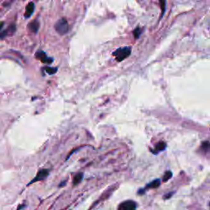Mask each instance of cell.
Returning <instances> with one entry per match:
<instances>
[{"instance_id":"obj_1","label":"cell","mask_w":210,"mask_h":210,"mask_svg":"<svg viewBox=\"0 0 210 210\" xmlns=\"http://www.w3.org/2000/svg\"><path fill=\"white\" fill-rule=\"evenodd\" d=\"M131 54V49L130 47H123V48H118L117 50H115L112 53V55L116 58L117 62L123 61L125 59H127Z\"/></svg>"},{"instance_id":"obj_2","label":"cell","mask_w":210,"mask_h":210,"mask_svg":"<svg viewBox=\"0 0 210 210\" xmlns=\"http://www.w3.org/2000/svg\"><path fill=\"white\" fill-rule=\"evenodd\" d=\"M54 28L60 35H64L69 31V25L66 18H61L54 25Z\"/></svg>"},{"instance_id":"obj_3","label":"cell","mask_w":210,"mask_h":210,"mask_svg":"<svg viewBox=\"0 0 210 210\" xmlns=\"http://www.w3.org/2000/svg\"><path fill=\"white\" fill-rule=\"evenodd\" d=\"M35 57H36L39 60H40L43 63L48 64V65L51 64L52 63L54 62V59H52V58H49V57L47 56V54H45L44 51H38L36 54H35Z\"/></svg>"},{"instance_id":"obj_4","label":"cell","mask_w":210,"mask_h":210,"mask_svg":"<svg viewBox=\"0 0 210 210\" xmlns=\"http://www.w3.org/2000/svg\"><path fill=\"white\" fill-rule=\"evenodd\" d=\"M136 203L132 200H127L122 203L118 207V210H135Z\"/></svg>"},{"instance_id":"obj_5","label":"cell","mask_w":210,"mask_h":210,"mask_svg":"<svg viewBox=\"0 0 210 210\" xmlns=\"http://www.w3.org/2000/svg\"><path fill=\"white\" fill-rule=\"evenodd\" d=\"M48 176H49V170H48V169H42V170L38 172V173H37V175L35 176V177H34L28 185L34 183V182H36V181H42V180H44V179L46 178Z\"/></svg>"},{"instance_id":"obj_6","label":"cell","mask_w":210,"mask_h":210,"mask_svg":"<svg viewBox=\"0 0 210 210\" xmlns=\"http://www.w3.org/2000/svg\"><path fill=\"white\" fill-rule=\"evenodd\" d=\"M34 11V2H29L26 7V12H25V17L26 18H29L32 15V13Z\"/></svg>"},{"instance_id":"obj_7","label":"cell","mask_w":210,"mask_h":210,"mask_svg":"<svg viewBox=\"0 0 210 210\" xmlns=\"http://www.w3.org/2000/svg\"><path fill=\"white\" fill-rule=\"evenodd\" d=\"M39 23L37 20H34L33 22H31L28 25V28L31 32L33 33H37L38 32V30H39Z\"/></svg>"},{"instance_id":"obj_8","label":"cell","mask_w":210,"mask_h":210,"mask_svg":"<svg viewBox=\"0 0 210 210\" xmlns=\"http://www.w3.org/2000/svg\"><path fill=\"white\" fill-rule=\"evenodd\" d=\"M166 147L167 144L165 142H159V144H157L155 149H152V152L154 153V154H157V153H159V152L164 151V149H166Z\"/></svg>"},{"instance_id":"obj_9","label":"cell","mask_w":210,"mask_h":210,"mask_svg":"<svg viewBox=\"0 0 210 210\" xmlns=\"http://www.w3.org/2000/svg\"><path fill=\"white\" fill-rule=\"evenodd\" d=\"M160 183H161L160 180H159V179H156V180H154V181H153L152 182L148 184V185L146 186V188H152V189L157 188V187H159V186H160Z\"/></svg>"},{"instance_id":"obj_10","label":"cell","mask_w":210,"mask_h":210,"mask_svg":"<svg viewBox=\"0 0 210 210\" xmlns=\"http://www.w3.org/2000/svg\"><path fill=\"white\" fill-rule=\"evenodd\" d=\"M82 179H83V173H81H81L76 174V176H74L73 184L76 186V185L79 184L81 181H82Z\"/></svg>"},{"instance_id":"obj_11","label":"cell","mask_w":210,"mask_h":210,"mask_svg":"<svg viewBox=\"0 0 210 210\" xmlns=\"http://www.w3.org/2000/svg\"><path fill=\"white\" fill-rule=\"evenodd\" d=\"M44 71H46L49 75H53V74L56 73L57 71H58V68L57 67H45Z\"/></svg>"},{"instance_id":"obj_12","label":"cell","mask_w":210,"mask_h":210,"mask_svg":"<svg viewBox=\"0 0 210 210\" xmlns=\"http://www.w3.org/2000/svg\"><path fill=\"white\" fill-rule=\"evenodd\" d=\"M142 31H143V29L140 28L139 26H137L136 28L133 30V34H134L135 38V39H138V38L140 36V34H142Z\"/></svg>"},{"instance_id":"obj_13","label":"cell","mask_w":210,"mask_h":210,"mask_svg":"<svg viewBox=\"0 0 210 210\" xmlns=\"http://www.w3.org/2000/svg\"><path fill=\"white\" fill-rule=\"evenodd\" d=\"M172 176V172L171 171H167L166 172H165V174H164V178H163V181H164V182H166V181H168L169 179L171 178Z\"/></svg>"},{"instance_id":"obj_14","label":"cell","mask_w":210,"mask_h":210,"mask_svg":"<svg viewBox=\"0 0 210 210\" xmlns=\"http://www.w3.org/2000/svg\"><path fill=\"white\" fill-rule=\"evenodd\" d=\"M201 149H203L204 151L207 153L209 149V142L208 141H204V143H202V145H201Z\"/></svg>"},{"instance_id":"obj_15","label":"cell","mask_w":210,"mask_h":210,"mask_svg":"<svg viewBox=\"0 0 210 210\" xmlns=\"http://www.w3.org/2000/svg\"><path fill=\"white\" fill-rule=\"evenodd\" d=\"M160 3H161V8H162V15L161 17L164 16V14L165 13V10H166V1H160Z\"/></svg>"},{"instance_id":"obj_16","label":"cell","mask_w":210,"mask_h":210,"mask_svg":"<svg viewBox=\"0 0 210 210\" xmlns=\"http://www.w3.org/2000/svg\"><path fill=\"white\" fill-rule=\"evenodd\" d=\"M23 208H24V204H22V205H20L19 207H18V209L17 210H22Z\"/></svg>"},{"instance_id":"obj_17","label":"cell","mask_w":210,"mask_h":210,"mask_svg":"<svg viewBox=\"0 0 210 210\" xmlns=\"http://www.w3.org/2000/svg\"><path fill=\"white\" fill-rule=\"evenodd\" d=\"M3 25H4V22H0V30L2 29V26H3Z\"/></svg>"},{"instance_id":"obj_18","label":"cell","mask_w":210,"mask_h":210,"mask_svg":"<svg viewBox=\"0 0 210 210\" xmlns=\"http://www.w3.org/2000/svg\"><path fill=\"white\" fill-rule=\"evenodd\" d=\"M65 184H66V181H63V182H62V183L59 185V186H60V187H62V186H63Z\"/></svg>"}]
</instances>
